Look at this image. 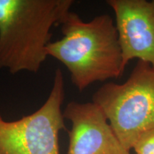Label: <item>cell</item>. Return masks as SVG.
Listing matches in <instances>:
<instances>
[{
  "instance_id": "cell-1",
  "label": "cell",
  "mask_w": 154,
  "mask_h": 154,
  "mask_svg": "<svg viewBox=\"0 0 154 154\" xmlns=\"http://www.w3.org/2000/svg\"><path fill=\"white\" fill-rule=\"evenodd\" d=\"M59 26L62 38L50 42L47 54L66 67L79 91L95 82L122 76L125 71L122 52L110 15L100 14L84 22L78 14L69 11Z\"/></svg>"
},
{
  "instance_id": "cell-2",
  "label": "cell",
  "mask_w": 154,
  "mask_h": 154,
  "mask_svg": "<svg viewBox=\"0 0 154 154\" xmlns=\"http://www.w3.org/2000/svg\"><path fill=\"white\" fill-rule=\"evenodd\" d=\"M73 0H0V69L36 74L48 57L52 28Z\"/></svg>"
},
{
  "instance_id": "cell-3",
  "label": "cell",
  "mask_w": 154,
  "mask_h": 154,
  "mask_svg": "<svg viewBox=\"0 0 154 154\" xmlns=\"http://www.w3.org/2000/svg\"><path fill=\"white\" fill-rule=\"evenodd\" d=\"M117 137L128 151L138 138L154 128V67L138 61L123 84L108 83L94 94Z\"/></svg>"
},
{
  "instance_id": "cell-4",
  "label": "cell",
  "mask_w": 154,
  "mask_h": 154,
  "mask_svg": "<svg viewBox=\"0 0 154 154\" xmlns=\"http://www.w3.org/2000/svg\"><path fill=\"white\" fill-rule=\"evenodd\" d=\"M64 98V78L58 68L49 96L39 109L11 121L0 112V154H60L59 133L66 128Z\"/></svg>"
},
{
  "instance_id": "cell-5",
  "label": "cell",
  "mask_w": 154,
  "mask_h": 154,
  "mask_svg": "<svg viewBox=\"0 0 154 154\" xmlns=\"http://www.w3.org/2000/svg\"><path fill=\"white\" fill-rule=\"evenodd\" d=\"M63 114L72 124L67 154H130L101 108L93 101H70Z\"/></svg>"
},
{
  "instance_id": "cell-6",
  "label": "cell",
  "mask_w": 154,
  "mask_h": 154,
  "mask_svg": "<svg viewBox=\"0 0 154 154\" xmlns=\"http://www.w3.org/2000/svg\"><path fill=\"white\" fill-rule=\"evenodd\" d=\"M122 52L123 65L137 59L154 67V0H108Z\"/></svg>"
},
{
  "instance_id": "cell-7",
  "label": "cell",
  "mask_w": 154,
  "mask_h": 154,
  "mask_svg": "<svg viewBox=\"0 0 154 154\" xmlns=\"http://www.w3.org/2000/svg\"><path fill=\"white\" fill-rule=\"evenodd\" d=\"M132 149L136 154H154V128L142 134Z\"/></svg>"
}]
</instances>
